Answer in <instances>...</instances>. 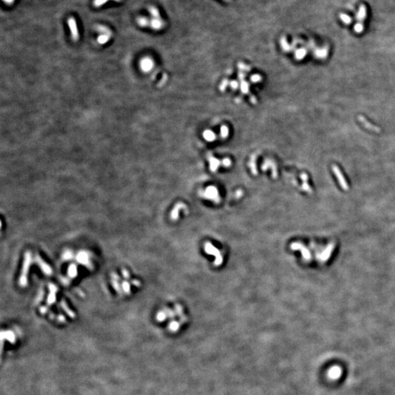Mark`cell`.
I'll list each match as a JSON object with an SVG mask.
<instances>
[{"mask_svg":"<svg viewBox=\"0 0 395 395\" xmlns=\"http://www.w3.org/2000/svg\"><path fill=\"white\" fill-rule=\"evenodd\" d=\"M31 263H32V253L29 251H26L24 254L22 270L19 278V285L22 288L26 287L28 284V272Z\"/></svg>","mask_w":395,"mask_h":395,"instance_id":"1","label":"cell"},{"mask_svg":"<svg viewBox=\"0 0 395 395\" xmlns=\"http://www.w3.org/2000/svg\"><path fill=\"white\" fill-rule=\"evenodd\" d=\"M204 249L206 253L209 254V255H212V256L215 257V261L214 262V264L215 266H218L222 264V262H223V258H222V255H221L220 251L217 248L215 247L210 242H206L204 245Z\"/></svg>","mask_w":395,"mask_h":395,"instance_id":"2","label":"cell"},{"mask_svg":"<svg viewBox=\"0 0 395 395\" xmlns=\"http://www.w3.org/2000/svg\"><path fill=\"white\" fill-rule=\"evenodd\" d=\"M201 195L203 198L213 201L215 203H219L220 201V197L218 193L217 189L215 187H209L203 192H202Z\"/></svg>","mask_w":395,"mask_h":395,"instance_id":"3","label":"cell"},{"mask_svg":"<svg viewBox=\"0 0 395 395\" xmlns=\"http://www.w3.org/2000/svg\"><path fill=\"white\" fill-rule=\"evenodd\" d=\"M76 259L77 261H78V263L85 265L86 267L89 268L91 270L93 269L94 268L93 265H92V262L89 260V255H88V253L86 252H85V251H81V252H80L77 255Z\"/></svg>","mask_w":395,"mask_h":395,"instance_id":"4","label":"cell"},{"mask_svg":"<svg viewBox=\"0 0 395 395\" xmlns=\"http://www.w3.org/2000/svg\"><path fill=\"white\" fill-rule=\"evenodd\" d=\"M68 24L71 32V36H72V40L74 41H78L79 38V32H78V26H77V23L75 19L72 17L68 18Z\"/></svg>","mask_w":395,"mask_h":395,"instance_id":"5","label":"cell"},{"mask_svg":"<svg viewBox=\"0 0 395 395\" xmlns=\"http://www.w3.org/2000/svg\"><path fill=\"white\" fill-rule=\"evenodd\" d=\"M35 261H36V263H38V266H40V268L41 269V270L42 271V272H43L45 274H46V275H51V274H52V273H53L52 269L51 268V266H50L48 264V263H45V262L44 261L43 259H42V258H41L40 256L38 255V254L35 255Z\"/></svg>","mask_w":395,"mask_h":395,"instance_id":"6","label":"cell"},{"mask_svg":"<svg viewBox=\"0 0 395 395\" xmlns=\"http://www.w3.org/2000/svg\"><path fill=\"white\" fill-rule=\"evenodd\" d=\"M332 171H333L334 173L335 176L337 178L339 182H340V186H341L344 189H346V190H347V189H348V185L347 182H346V179H345L344 176H343V173H342L340 168H338V166H336V165H332Z\"/></svg>","mask_w":395,"mask_h":395,"instance_id":"7","label":"cell"},{"mask_svg":"<svg viewBox=\"0 0 395 395\" xmlns=\"http://www.w3.org/2000/svg\"><path fill=\"white\" fill-rule=\"evenodd\" d=\"M291 248L292 249H293V250H300L301 252H302V256H303V258L305 260H309V259L311 258V256H310V252H309V251L302 244L295 242V243H293L291 245Z\"/></svg>","mask_w":395,"mask_h":395,"instance_id":"8","label":"cell"},{"mask_svg":"<svg viewBox=\"0 0 395 395\" xmlns=\"http://www.w3.org/2000/svg\"><path fill=\"white\" fill-rule=\"evenodd\" d=\"M180 210H185V213H187L188 212V209L186 205L183 203H178L177 204H176V206H174V208L173 209V210L171 211V218L173 220H177V219L179 218V212Z\"/></svg>","mask_w":395,"mask_h":395,"instance_id":"9","label":"cell"},{"mask_svg":"<svg viewBox=\"0 0 395 395\" xmlns=\"http://www.w3.org/2000/svg\"><path fill=\"white\" fill-rule=\"evenodd\" d=\"M48 288H49L50 291V293L48 296V299H47V304L48 305L53 304L54 302H56V293L57 292L58 289L57 287L55 286L54 284H52V283H50L48 285Z\"/></svg>","mask_w":395,"mask_h":395,"instance_id":"10","label":"cell"},{"mask_svg":"<svg viewBox=\"0 0 395 395\" xmlns=\"http://www.w3.org/2000/svg\"><path fill=\"white\" fill-rule=\"evenodd\" d=\"M358 119H359V122L362 123V125H363L364 127H366V129L370 130L371 131H373V132H378H378H380V128L378 127L377 126L373 125V124H371L370 122H369L363 116H359Z\"/></svg>","mask_w":395,"mask_h":395,"instance_id":"11","label":"cell"},{"mask_svg":"<svg viewBox=\"0 0 395 395\" xmlns=\"http://www.w3.org/2000/svg\"><path fill=\"white\" fill-rule=\"evenodd\" d=\"M342 375V369L339 366H334L331 367L328 373L329 378L332 380H337Z\"/></svg>","mask_w":395,"mask_h":395,"instance_id":"12","label":"cell"},{"mask_svg":"<svg viewBox=\"0 0 395 395\" xmlns=\"http://www.w3.org/2000/svg\"><path fill=\"white\" fill-rule=\"evenodd\" d=\"M60 305H61V307H62V309H63L64 311L66 312V313L68 315V316H70V317H72V318L75 317V313H74V312L72 311V310H71L70 309L69 307H68V304L66 303V302H65L64 299H62V300L61 301Z\"/></svg>","mask_w":395,"mask_h":395,"instance_id":"13","label":"cell"},{"mask_svg":"<svg viewBox=\"0 0 395 395\" xmlns=\"http://www.w3.org/2000/svg\"><path fill=\"white\" fill-rule=\"evenodd\" d=\"M366 7L364 5H361L360 8H359L357 15H356V19H358V21H362V20L364 19L365 17H366Z\"/></svg>","mask_w":395,"mask_h":395,"instance_id":"14","label":"cell"},{"mask_svg":"<svg viewBox=\"0 0 395 395\" xmlns=\"http://www.w3.org/2000/svg\"><path fill=\"white\" fill-rule=\"evenodd\" d=\"M181 325H182V324L180 323V322H178V321H176V320H173V321H171L170 323H169L168 329H169V330H170L171 332H177L178 330H179V328H180V326H181Z\"/></svg>","mask_w":395,"mask_h":395,"instance_id":"15","label":"cell"},{"mask_svg":"<svg viewBox=\"0 0 395 395\" xmlns=\"http://www.w3.org/2000/svg\"><path fill=\"white\" fill-rule=\"evenodd\" d=\"M141 66L142 68H143L144 70H149L152 68V67L153 66V62H152V60L148 58H146V59H144L141 62Z\"/></svg>","mask_w":395,"mask_h":395,"instance_id":"16","label":"cell"},{"mask_svg":"<svg viewBox=\"0 0 395 395\" xmlns=\"http://www.w3.org/2000/svg\"><path fill=\"white\" fill-rule=\"evenodd\" d=\"M68 275H69L70 277L71 278H74L75 277L77 276L78 273H77V266L75 264H71L70 265L69 268H68Z\"/></svg>","mask_w":395,"mask_h":395,"instance_id":"17","label":"cell"},{"mask_svg":"<svg viewBox=\"0 0 395 395\" xmlns=\"http://www.w3.org/2000/svg\"><path fill=\"white\" fill-rule=\"evenodd\" d=\"M111 283H112V286L114 287V288L115 289L116 292L119 293V295H122L123 294V290H122V286L119 283V281L115 280V279H112L111 281Z\"/></svg>","mask_w":395,"mask_h":395,"instance_id":"18","label":"cell"},{"mask_svg":"<svg viewBox=\"0 0 395 395\" xmlns=\"http://www.w3.org/2000/svg\"><path fill=\"white\" fill-rule=\"evenodd\" d=\"M162 21L158 18H155L151 21V26L154 29H160L162 26Z\"/></svg>","mask_w":395,"mask_h":395,"instance_id":"19","label":"cell"},{"mask_svg":"<svg viewBox=\"0 0 395 395\" xmlns=\"http://www.w3.org/2000/svg\"><path fill=\"white\" fill-rule=\"evenodd\" d=\"M122 288V290H123L124 293H126L127 295L130 294L131 291H130V284L128 283L127 281H123L121 284Z\"/></svg>","mask_w":395,"mask_h":395,"instance_id":"20","label":"cell"},{"mask_svg":"<svg viewBox=\"0 0 395 395\" xmlns=\"http://www.w3.org/2000/svg\"><path fill=\"white\" fill-rule=\"evenodd\" d=\"M137 23H138V24L140 26L145 27L149 24V21H148V19L146 17L140 16L137 18Z\"/></svg>","mask_w":395,"mask_h":395,"instance_id":"21","label":"cell"},{"mask_svg":"<svg viewBox=\"0 0 395 395\" xmlns=\"http://www.w3.org/2000/svg\"><path fill=\"white\" fill-rule=\"evenodd\" d=\"M96 29L98 32H101V33L104 34V35H109V36L111 35V32L106 26H98Z\"/></svg>","mask_w":395,"mask_h":395,"instance_id":"22","label":"cell"},{"mask_svg":"<svg viewBox=\"0 0 395 395\" xmlns=\"http://www.w3.org/2000/svg\"><path fill=\"white\" fill-rule=\"evenodd\" d=\"M110 37H111V36H109V35H104V34H102V35H100V36L98 37V42H99V43H100V44L105 43V42H107L108 40H109Z\"/></svg>","mask_w":395,"mask_h":395,"instance_id":"23","label":"cell"},{"mask_svg":"<svg viewBox=\"0 0 395 395\" xmlns=\"http://www.w3.org/2000/svg\"><path fill=\"white\" fill-rule=\"evenodd\" d=\"M166 318H167V315H166V313H165V311H164L163 309H162V310H161V311H160L159 313L157 314V316H156L157 320L158 321H160V322L164 321V320L166 319Z\"/></svg>","mask_w":395,"mask_h":395,"instance_id":"24","label":"cell"},{"mask_svg":"<svg viewBox=\"0 0 395 395\" xmlns=\"http://www.w3.org/2000/svg\"><path fill=\"white\" fill-rule=\"evenodd\" d=\"M340 18H341V20L343 21V23H345L346 24H350V23L352 22V19L350 16H348V15L344 13H341L340 15Z\"/></svg>","mask_w":395,"mask_h":395,"instance_id":"25","label":"cell"},{"mask_svg":"<svg viewBox=\"0 0 395 395\" xmlns=\"http://www.w3.org/2000/svg\"><path fill=\"white\" fill-rule=\"evenodd\" d=\"M149 13L152 14V16H153L155 18H158L160 17L159 11H158V10L156 8H155V7H152V6L149 7Z\"/></svg>","mask_w":395,"mask_h":395,"instance_id":"26","label":"cell"},{"mask_svg":"<svg viewBox=\"0 0 395 395\" xmlns=\"http://www.w3.org/2000/svg\"><path fill=\"white\" fill-rule=\"evenodd\" d=\"M305 55H306V51H305V49H303V48L298 50L296 53V57L297 59H303L305 56Z\"/></svg>","mask_w":395,"mask_h":395,"instance_id":"27","label":"cell"},{"mask_svg":"<svg viewBox=\"0 0 395 395\" xmlns=\"http://www.w3.org/2000/svg\"><path fill=\"white\" fill-rule=\"evenodd\" d=\"M204 138H206L207 141H213L215 139V135L211 131H206L204 132Z\"/></svg>","mask_w":395,"mask_h":395,"instance_id":"28","label":"cell"},{"mask_svg":"<svg viewBox=\"0 0 395 395\" xmlns=\"http://www.w3.org/2000/svg\"><path fill=\"white\" fill-rule=\"evenodd\" d=\"M354 31L356 33H361L364 30V25L362 23H357L354 26Z\"/></svg>","mask_w":395,"mask_h":395,"instance_id":"29","label":"cell"},{"mask_svg":"<svg viewBox=\"0 0 395 395\" xmlns=\"http://www.w3.org/2000/svg\"><path fill=\"white\" fill-rule=\"evenodd\" d=\"M62 258H63L64 260H70L72 258V252L70 250H67L65 251V252L63 253V256H62Z\"/></svg>","mask_w":395,"mask_h":395,"instance_id":"30","label":"cell"},{"mask_svg":"<svg viewBox=\"0 0 395 395\" xmlns=\"http://www.w3.org/2000/svg\"><path fill=\"white\" fill-rule=\"evenodd\" d=\"M108 1V0H95V1H94L93 4H94V5H95V7H96V8H99V7L102 6V5H103L104 4L106 3Z\"/></svg>","mask_w":395,"mask_h":395,"instance_id":"31","label":"cell"},{"mask_svg":"<svg viewBox=\"0 0 395 395\" xmlns=\"http://www.w3.org/2000/svg\"><path fill=\"white\" fill-rule=\"evenodd\" d=\"M122 274L125 279H130V273L126 269H122Z\"/></svg>","mask_w":395,"mask_h":395,"instance_id":"32","label":"cell"},{"mask_svg":"<svg viewBox=\"0 0 395 395\" xmlns=\"http://www.w3.org/2000/svg\"><path fill=\"white\" fill-rule=\"evenodd\" d=\"M131 283H132L133 286H136V287H141V283L138 279H132V280H131Z\"/></svg>","mask_w":395,"mask_h":395,"instance_id":"33","label":"cell"},{"mask_svg":"<svg viewBox=\"0 0 395 395\" xmlns=\"http://www.w3.org/2000/svg\"><path fill=\"white\" fill-rule=\"evenodd\" d=\"M48 308L45 306H42V307H40V312L42 314H45V313H46L47 312H48Z\"/></svg>","mask_w":395,"mask_h":395,"instance_id":"34","label":"cell"},{"mask_svg":"<svg viewBox=\"0 0 395 395\" xmlns=\"http://www.w3.org/2000/svg\"><path fill=\"white\" fill-rule=\"evenodd\" d=\"M111 278H112V279H115V280H117V281H119V279H119V277L118 276V275L116 274V273H111Z\"/></svg>","mask_w":395,"mask_h":395,"instance_id":"35","label":"cell"},{"mask_svg":"<svg viewBox=\"0 0 395 395\" xmlns=\"http://www.w3.org/2000/svg\"><path fill=\"white\" fill-rule=\"evenodd\" d=\"M58 318H59V321H61V322L65 321V316H62V315H60V316H59V317H58Z\"/></svg>","mask_w":395,"mask_h":395,"instance_id":"36","label":"cell"},{"mask_svg":"<svg viewBox=\"0 0 395 395\" xmlns=\"http://www.w3.org/2000/svg\"><path fill=\"white\" fill-rule=\"evenodd\" d=\"M4 1H5V2H8V4H10V3H12L13 2L14 0H4Z\"/></svg>","mask_w":395,"mask_h":395,"instance_id":"37","label":"cell"}]
</instances>
